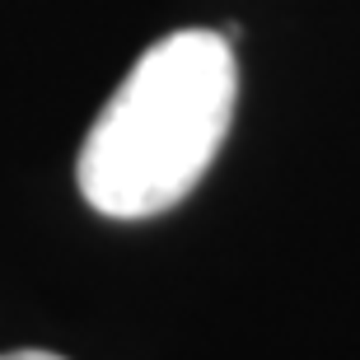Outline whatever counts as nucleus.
Segmentation results:
<instances>
[{
    "instance_id": "1",
    "label": "nucleus",
    "mask_w": 360,
    "mask_h": 360,
    "mask_svg": "<svg viewBox=\"0 0 360 360\" xmlns=\"http://www.w3.org/2000/svg\"><path fill=\"white\" fill-rule=\"evenodd\" d=\"M239 66L225 33H169L131 66L80 146V197L108 220H150L206 178L234 122Z\"/></svg>"
},
{
    "instance_id": "2",
    "label": "nucleus",
    "mask_w": 360,
    "mask_h": 360,
    "mask_svg": "<svg viewBox=\"0 0 360 360\" xmlns=\"http://www.w3.org/2000/svg\"><path fill=\"white\" fill-rule=\"evenodd\" d=\"M0 360H66V356H56V351H5Z\"/></svg>"
}]
</instances>
